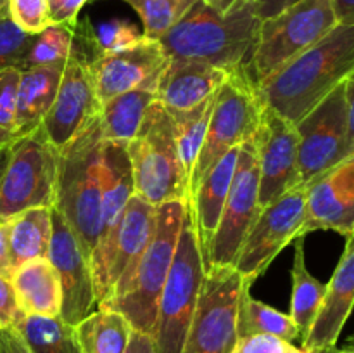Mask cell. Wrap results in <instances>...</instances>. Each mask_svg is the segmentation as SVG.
<instances>
[{"label":"cell","mask_w":354,"mask_h":353,"mask_svg":"<svg viewBox=\"0 0 354 353\" xmlns=\"http://www.w3.org/2000/svg\"><path fill=\"white\" fill-rule=\"evenodd\" d=\"M353 71L354 24L339 23L256 87L266 107L296 125Z\"/></svg>","instance_id":"6da1fadb"},{"label":"cell","mask_w":354,"mask_h":353,"mask_svg":"<svg viewBox=\"0 0 354 353\" xmlns=\"http://www.w3.org/2000/svg\"><path fill=\"white\" fill-rule=\"evenodd\" d=\"M259 24L252 0L227 14L197 0L159 44L169 61L204 62L234 71L249 66Z\"/></svg>","instance_id":"7a4b0ae2"},{"label":"cell","mask_w":354,"mask_h":353,"mask_svg":"<svg viewBox=\"0 0 354 353\" xmlns=\"http://www.w3.org/2000/svg\"><path fill=\"white\" fill-rule=\"evenodd\" d=\"M187 201H169L156 208V227L147 246L99 308L120 311L133 331L154 338L158 305L178 244Z\"/></svg>","instance_id":"3957f363"},{"label":"cell","mask_w":354,"mask_h":353,"mask_svg":"<svg viewBox=\"0 0 354 353\" xmlns=\"http://www.w3.org/2000/svg\"><path fill=\"white\" fill-rule=\"evenodd\" d=\"M102 130L95 114L59 152L57 197L54 208L68 221L88 258H92L102 235Z\"/></svg>","instance_id":"277c9868"},{"label":"cell","mask_w":354,"mask_h":353,"mask_svg":"<svg viewBox=\"0 0 354 353\" xmlns=\"http://www.w3.org/2000/svg\"><path fill=\"white\" fill-rule=\"evenodd\" d=\"M135 194L152 206L169 201L189 203V179L180 161L171 116L154 100L140 130L128 142Z\"/></svg>","instance_id":"5b68a950"},{"label":"cell","mask_w":354,"mask_h":353,"mask_svg":"<svg viewBox=\"0 0 354 353\" xmlns=\"http://www.w3.org/2000/svg\"><path fill=\"white\" fill-rule=\"evenodd\" d=\"M265 104L248 66L230 71L218 89L199 158L189 179V201L206 173L234 147L254 138Z\"/></svg>","instance_id":"8992f818"},{"label":"cell","mask_w":354,"mask_h":353,"mask_svg":"<svg viewBox=\"0 0 354 353\" xmlns=\"http://www.w3.org/2000/svg\"><path fill=\"white\" fill-rule=\"evenodd\" d=\"M204 273L206 263L187 204L171 269L159 296L154 331L159 353H182L187 331L199 300Z\"/></svg>","instance_id":"52a82bcc"},{"label":"cell","mask_w":354,"mask_h":353,"mask_svg":"<svg viewBox=\"0 0 354 353\" xmlns=\"http://www.w3.org/2000/svg\"><path fill=\"white\" fill-rule=\"evenodd\" d=\"M337 24L334 0H299L277 16L263 19L248 66L254 82L279 71Z\"/></svg>","instance_id":"ba28073f"},{"label":"cell","mask_w":354,"mask_h":353,"mask_svg":"<svg viewBox=\"0 0 354 353\" xmlns=\"http://www.w3.org/2000/svg\"><path fill=\"white\" fill-rule=\"evenodd\" d=\"M59 152L41 127L9 145V158L0 180V220H10L31 208L54 206Z\"/></svg>","instance_id":"9c48e42d"},{"label":"cell","mask_w":354,"mask_h":353,"mask_svg":"<svg viewBox=\"0 0 354 353\" xmlns=\"http://www.w3.org/2000/svg\"><path fill=\"white\" fill-rule=\"evenodd\" d=\"M93 57H97L93 26L88 19L78 21L57 96L41 123L45 137L57 151L64 149L99 111L90 75V61Z\"/></svg>","instance_id":"30bf717a"},{"label":"cell","mask_w":354,"mask_h":353,"mask_svg":"<svg viewBox=\"0 0 354 353\" xmlns=\"http://www.w3.org/2000/svg\"><path fill=\"white\" fill-rule=\"evenodd\" d=\"M245 279L235 266H209L182 353H232L239 341V300Z\"/></svg>","instance_id":"8fae6325"},{"label":"cell","mask_w":354,"mask_h":353,"mask_svg":"<svg viewBox=\"0 0 354 353\" xmlns=\"http://www.w3.org/2000/svg\"><path fill=\"white\" fill-rule=\"evenodd\" d=\"M306 218V185L287 190L261 208L235 262V270L249 282L268 270L273 260L292 241L301 237Z\"/></svg>","instance_id":"7c38bea8"},{"label":"cell","mask_w":354,"mask_h":353,"mask_svg":"<svg viewBox=\"0 0 354 353\" xmlns=\"http://www.w3.org/2000/svg\"><path fill=\"white\" fill-rule=\"evenodd\" d=\"M301 183L308 185L351 152L344 83L296 123Z\"/></svg>","instance_id":"4fadbf2b"},{"label":"cell","mask_w":354,"mask_h":353,"mask_svg":"<svg viewBox=\"0 0 354 353\" xmlns=\"http://www.w3.org/2000/svg\"><path fill=\"white\" fill-rule=\"evenodd\" d=\"M259 206V170L252 141L239 147L237 168L232 180L230 192L221 213L214 237L204 258L209 266H234L244 239L258 218Z\"/></svg>","instance_id":"5bb4252c"},{"label":"cell","mask_w":354,"mask_h":353,"mask_svg":"<svg viewBox=\"0 0 354 353\" xmlns=\"http://www.w3.org/2000/svg\"><path fill=\"white\" fill-rule=\"evenodd\" d=\"M156 227V206L135 194L120 221L102 235L90 258L99 307L113 294L121 277L147 246Z\"/></svg>","instance_id":"9a60e30c"},{"label":"cell","mask_w":354,"mask_h":353,"mask_svg":"<svg viewBox=\"0 0 354 353\" xmlns=\"http://www.w3.org/2000/svg\"><path fill=\"white\" fill-rule=\"evenodd\" d=\"M168 64L169 57L159 40L145 37L123 51L97 55L90 61V75L99 106L131 90L158 92Z\"/></svg>","instance_id":"2e32d148"},{"label":"cell","mask_w":354,"mask_h":353,"mask_svg":"<svg viewBox=\"0 0 354 353\" xmlns=\"http://www.w3.org/2000/svg\"><path fill=\"white\" fill-rule=\"evenodd\" d=\"M252 144L259 170V206L265 208L287 190L303 185L299 175V137L292 121L265 106Z\"/></svg>","instance_id":"e0dca14e"},{"label":"cell","mask_w":354,"mask_h":353,"mask_svg":"<svg viewBox=\"0 0 354 353\" xmlns=\"http://www.w3.org/2000/svg\"><path fill=\"white\" fill-rule=\"evenodd\" d=\"M48 260L61 279L62 305L59 317L76 325L99 308L92 265L78 237L61 213L52 206V241Z\"/></svg>","instance_id":"ac0fdd59"},{"label":"cell","mask_w":354,"mask_h":353,"mask_svg":"<svg viewBox=\"0 0 354 353\" xmlns=\"http://www.w3.org/2000/svg\"><path fill=\"white\" fill-rule=\"evenodd\" d=\"M315 230L354 234V152L306 185V218L301 237Z\"/></svg>","instance_id":"d6986e66"},{"label":"cell","mask_w":354,"mask_h":353,"mask_svg":"<svg viewBox=\"0 0 354 353\" xmlns=\"http://www.w3.org/2000/svg\"><path fill=\"white\" fill-rule=\"evenodd\" d=\"M354 308V234L346 237L344 251L327 284L325 298L310 332L304 336L303 348L311 353L337 345L339 336Z\"/></svg>","instance_id":"ffe728a7"},{"label":"cell","mask_w":354,"mask_h":353,"mask_svg":"<svg viewBox=\"0 0 354 353\" xmlns=\"http://www.w3.org/2000/svg\"><path fill=\"white\" fill-rule=\"evenodd\" d=\"M230 71L194 61H169L158 87V100L166 111H185L199 106L218 92Z\"/></svg>","instance_id":"44dd1931"},{"label":"cell","mask_w":354,"mask_h":353,"mask_svg":"<svg viewBox=\"0 0 354 353\" xmlns=\"http://www.w3.org/2000/svg\"><path fill=\"white\" fill-rule=\"evenodd\" d=\"M239 147H234L232 151H228L206 173V176L201 180L197 189L190 196V217H192L194 227H196V234L197 239H199L204 258H206L207 249H209L211 241L214 237V232H216L218 224H220L228 192H230L232 180H234L235 168H237Z\"/></svg>","instance_id":"7402d4cb"},{"label":"cell","mask_w":354,"mask_h":353,"mask_svg":"<svg viewBox=\"0 0 354 353\" xmlns=\"http://www.w3.org/2000/svg\"><path fill=\"white\" fill-rule=\"evenodd\" d=\"M17 303L24 315L59 317L62 305L61 279L48 258L21 263L10 275Z\"/></svg>","instance_id":"603a6c76"},{"label":"cell","mask_w":354,"mask_h":353,"mask_svg":"<svg viewBox=\"0 0 354 353\" xmlns=\"http://www.w3.org/2000/svg\"><path fill=\"white\" fill-rule=\"evenodd\" d=\"M100 189H102V235H106L120 221L128 201L135 196L128 142H102Z\"/></svg>","instance_id":"cb8c5ba5"},{"label":"cell","mask_w":354,"mask_h":353,"mask_svg":"<svg viewBox=\"0 0 354 353\" xmlns=\"http://www.w3.org/2000/svg\"><path fill=\"white\" fill-rule=\"evenodd\" d=\"M66 64L23 69L17 85L16 138L41 127L57 96Z\"/></svg>","instance_id":"d4e9b609"},{"label":"cell","mask_w":354,"mask_h":353,"mask_svg":"<svg viewBox=\"0 0 354 353\" xmlns=\"http://www.w3.org/2000/svg\"><path fill=\"white\" fill-rule=\"evenodd\" d=\"M154 100H158L156 92L131 90L100 104L97 116L104 141L130 142L140 130Z\"/></svg>","instance_id":"484cf974"},{"label":"cell","mask_w":354,"mask_h":353,"mask_svg":"<svg viewBox=\"0 0 354 353\" xmlns=\"http://www.w3.org/2000/svg\"><path fill=\"white\" fill-rule=\"evenodd\" d=\"M52 241V208H31L9 220L12 269L35 258H47Z\"/></svg>","instance_id":"4316f807"},{"label":"cell","mask_w":354,"mask_h":353,"mask_svg":"<svg viewBox=\"0 0 354 353\" xmlns=\"http://www.w3.org/2000/svg\"><path fill=\"white\" fill-rule=\"evenodd\" d=\"M83 353H124L133 327L120 311L97 308L75 325Z\"/></svg>","instance_id":"83f0119b"},{"label":"cell","mask_w":354,"mask_h":353,"mask_svg":"<svg viewBox=\"0 0 354 353\" xmlns=\"http://www.w3.org/2000/svg\"><path fill=\"white\" fill-rule=\"evenodd\" d=\"M290 275H292V298H290L289 315L299 329V336L303 339L310 332L327 291V284L320 282L308 270L306 258H304V237H297L294 244Z\"/></svg>","instance_id":"f1b7e54d"},{"label":"cell","mask_w":354,"mask_h":353,"mask_svg":"<svg viewBox=\"0 0 354 353\" xmlns=\"http://www.w3.org/2000/svg\"><path fill=\"white\" fill-rule=\"evenodd\" d=\"M251 284L252 282L245 280L244 287H242L241 300H239V339L245 338V336L268 334L292 343L294 339L301 338L299 329L294 324L292 317L289 314H283V311L263 303V301L256 300L251 294Z\"/></svg>","instance_id":"f546056e"},{"label":"cell","mask_w":354,"mask_h":353,"mask_svg":"<svg viewBox=\"0 0 354 353\" xmlns=\"http://www.w3.org/2000/svg\"><path fill=\"white\" fill-rule=\"evenodd\" d=\"M14 329L31 353H83L75 325L61 317L23 315Z\"/></svg>","instance_id":"4dcf8cb0"},{"label":"cell","mask_w":354,"mask_h":353,"mask_svg":"<svg viewBox=\"0 0 354 353\" xmlns=\"http://www.w3.org/2000/svg\"><path fill=\"white\" fill-rule=\"evenodd\" d=\"M214 99H216V93L207 100H204V102H201L199 106L190 107V109L173 111V113L168 111L169 116H171L180 161H182L183 170H185L187 179H190V175H192V170L196 166L197 158H199L201 147H203L204 138H206L211 114H213Z\"/></svg>","instance_id":"1f68e13d"},{"label":"cell","mask_w":354,"mask_h":353,"mask_svg":"<svg viewBox=\"0 0 354 353\" xmlns=\"http://www.w3.org/2000/svg\"><path fill=\"white\" fill-rule=\"evenodd\" d=\"M75 28L76 26H68V24H50L44 31L35 35L33 42L21 62L19 71L41 68V66L66 64L69 54H71Z\"/></svg>","instance_id":"d6a6232c"},{"label":"cell","mask_w":354,"mask_h":353,"mask_svg":"<svg viewBox=\"0 0 354 353\" xmlns=\"http://www.w3.org/2000/svg\"><path fill=\"white\" fill-rule=\"evenodd\" d=\"M140 16L142 33L151 40H161L197 0H123Z\"/></svg>","instance_id":"836d02e7"},{"label":"cell","mask_w":354,"mask_h":353,"mask_svg":"<svg viewBox=\"0 0 354 353\" xmlns=\"http://www.w3.org/2000/svg\"><path fill=\"white\" fill-rule=\"evenodd\" d=\"M144 38V33L128 19H109L93 28V44L97 55L111 54V52L123 51L138 44Z\"/></svg>","instance_id":"e575fe53"},{"label":"cell","mask_w":354,"mask_h":353,"mask_svg":"<svg viewBox=\"0 0 354 353\" xmlns=\"http://www.w3.org/2000/svg\"><path fill=\"white\" fill-rule=\"evenodd\" d=\"M21 71L9 68L0 71V147L16 141L17 85Z\"/></svg>","instance_id":"d590c367"},{"label":"cell","mask_w":354,"mask_h":353,"mask_svg":"<svg viewBox=\"0 0 354 353\" xmlns=\"http://www.w3.org/2000/svg\"><path fill=\"white\" fill-rule=\"evenodd\" d=\"M35 35L24 33L10 17L0 19V71L9 68L19 69Z\"/></svg>","instance_id":"8d00e7d4"},{"label":"cell","mask_w":354,"mask_h":353,"mask_svg":"<svg viewBox=\"0 0 354 353\" xmlns=\"http://www.w3.org/2000/svg\"><path fill=\"white\" fill-rule=\"evenodd\" d=\"M9 17L28 35H38L52 24L48 0H10Z\"/></svg>","instance_id":"74e56055"},{"label":"cell","mask_w":354,"mask_h":353,"mask_svg":"<svg viewBox=\"0 0 354 353\" xmlns=\"http://www.w3.org/2000/svg\"><path fill=\"white\" fill-rule=\"evenodd\" d=\"M232 353H311L304 348H296L290 341L277 336L254 334L241 338Z\"/></svg>","instance_id":"f35d334b"},{"label":"cell","mask_w":354,"mask_h":353,"mask_svg":"<svg viewBox=\"0 0 354 353\" xmlns=\"http://www.w3.org/2000/svg\"><path fill=\"white\" fill-rule=\"evenodd\" d=\"M19 303H17L16 291L9 277L0 275V327L10 329L23 317Z\"/></svg>","instance_id":"ab89813d"},{"label":"cell","mask_w":354,"mask_h":353,"mask_svg":"<svg viewBox=\"0 0 354 353\" xmlns=\"http://www.w3.org/2000/svg\"><path fill=\"white\" fill-rule=\"evenodd\" d=\"M88 0H48L52 24H68L76 26L78 12Z\"/></svg>","instance_id":"60d3db41"},{"label":"cell","mask_w":354,"mask_h":353,"mask_svg":"<svg viewBox=\"0 0 354 353\" xmlns=\"http://www.w3.org/2000/svg\"><path fill=\"white\" fill-rule=\"evenodd\" d=\"M0 353H31V352L16 329L0 327Z\"/></svg>","instance_id":"b9f144b4"},{"label":"cell","mask_w":354,"mask_h":353,"mask_svg":"<svg viewBox=\"0 0 354 353\" xmlns=\"http://www.w3.org/2000/svg\"><path fill=\"white\" fill-rule=\"evenodd\" d=\"M296 2H299V0H252V6H254L256 16L263 21L277 16Z\"/></svg>","instance_id":"7bdbcfd3"},{"label":"cell","mask_w":354,"mask_h":353,"mask_svg":"<svg viewBox=\"0 0 354 353\" xmlns=\"http://www.w3.org/2000/svg\"><path fill=\"white\" fill-rule=\"evenodd\" d=\"M12 270L9 248V220H0V275L10 279Z\"/></svg>","instance_id":"ee69618b"},{"label":"cell","mask_w":354,"mask_h":353,"mask_svg":"<svg viewBox=\"0 0 354 353\" xmlns=\"http://www.w3.org/2000/svg\"><path fill=\"white\" fill-rule=\"evenodd\" d=\"M124 353H159V352H158V345H156V339L152 338V336L135 331L130 339V345H128L127 352Z\"/></svg>","instance_id":"f6af8a7d"},{"label":"cell","mask_w":354,"mask_h":353,"mask_svg":"<svg viewBox=\"0 0 354 353\" xmlns=\"http://www.w3.org/2000/svg\"><path fill=\"white\" fill-rule=\"evenodd\" d=\"M346 107H348V123H349V142H351V152H354V71L346 78Z\"/></svg>","instance_id":"bcb514c9"},{"label":"cell","mask_w":354,"mask_h":353,"mask_svg":"<svg viewBox=\"0 0 354 353\" xmlns=\"http://www.w3.org/2000/svg\"><path fill=\"white\" fill-rule=\"evenodd\" d=\"M339 23L354 24V0H334Z\"/></svg>","instance_id":"7dc6e473"},{"label":"cell","mask_w":354,"mask_h":353,"mask_svg":"<svg viewBox=\"0 0 354 353\" xmlns=\"http://www.w3.org/2000/svg\"><path fill=\"white\" fill-rule=\"evenodd\" d=\"M207 6H211L213 9H216L218 12L227 14L230 10L237 9V7H242L244 3H248L249 0H204Z\"/></svg>","instance_id":"c3c4849f"},{"label":"cell","mask_w":354,"mask_h":353,"mask_svg":"<svg viewBox=\"0 0 354 353\" xmlns=\"http://www.w3.org/2000/svg\"><path fill=\"white\" fill-rule=\"evenodd\" d=\"M7 158H9V145H2L0 147V180H2L3 170H6Z\"/></svg>","instance_id":"681fc988"},{"label":"cell","mask_w":354,"mask_h":353,"mask_svg":"<svg viewBox=\"0 0 354 353\" xmlns=\"http://www.w3.org/2000/svg\"><path fill=\"white\" fill-rule=\"evenodd\" d=\"M317 353H354V345H348L344 348H337V346H332V348L322 350V352Z\"/></svg>","instance_id":"f907efd6"},{"label":"cell","mask_w":354,"mask_h":353,"mask_svg":"<svg viewBox=\"0 0 354 353\" xmlns=\"http://www.w3.org/2000/svg\"><path fill=\"white\" fill-rule=\"evenodd\" d=\"M9 3L10 0H0V19L9 17Z\"/></svg>","instance_id":"816d5d0a"},{"label":"cell","mask_w":354,"mask_h":353,"mask_svg":"<svg viewBox=\"0 0 354 353\" xmlns=\"http://www.w3.org/2000/svg\"><path fill=\"white\" fill-rule=\"evenodd\" d=\"M348 345H354V338H349L348 339Z\"/></svg>","instance_id":"f5cc1de1"},{"label":"cell","mask_w":354,"mask_h":353,"mask_svg":"<svg viewBox=\"0 0 354 353\" xmlns=\"http://www.w3.org/2000/svg\"><path fill=\"white\" fill-rule=\"evenodd\" d=\"M351 338H354V334H353V336H351Z\"/></svg>","instance_id":"db71d44e"}]
</instances>
